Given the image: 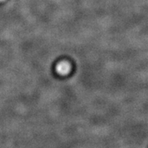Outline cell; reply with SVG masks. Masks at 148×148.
I'll return each instance as SVG.
<instances>
[{"mask_svg":"<svg viewBox=\"0 0 148 148\" xmlns=\"http://www.w3.org/2000/svg\"><path fill=\"white\" fill-rule=\"evenodd\" d=\"M1 1H3V0H0V2H1Z\"/></svg>","mask_w":148,"mask_h":148,"instance_id":"obj_1","label":"cell"}]
</instances>
